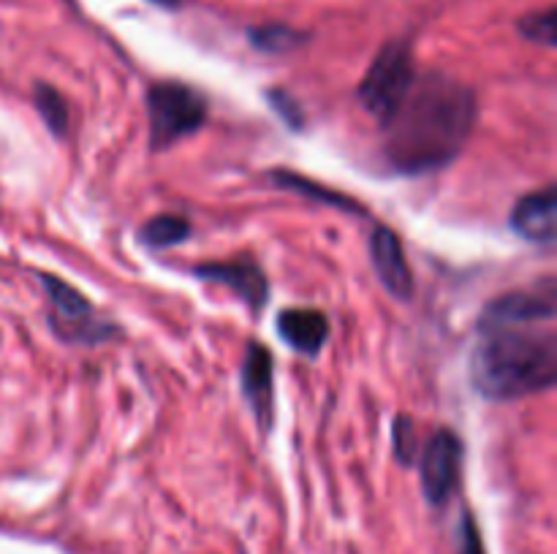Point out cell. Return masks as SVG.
<instances>
[{
    "label": "cell",
    "mask_w": 557,
    "mask_h": 554,
    "mask_svg": "<svg viewBox=\"0 0 557 554\" xmlns=\"http://www.w3.org/2000/svg\"><path fill=\"white\" fill-rule=\"evenodd\" d=\"M557 320L555 277H544L539 286L504 293L484 307L479 324H544Z\"/></svg>",
    "instance_id": "obj_7"
},
{
    "label": "cell",
    "mask_w": 557,
    "mask_h": 554,
    "mask_svg": "<svg viewBox=\"0 0 557 554\" xmlns=\"http://www.w3.org/2000/svg\"><path fill=\"white\" fill-rule=\"evenodd\" d=\"M33 101H36V112L41 114L49 134L63 139L69 134V103H65V98L47 81H38L36 90H33Z\"/></svg>",
    "instance_id": "obj_16"
},
{
    "label": "cell",
    "mask_w": 557,
    "mask_h": 554,
    "mask_svg": "<svg viewBox=\"0 0 557 554\" xmlns=\"http://www.w3.org/2000/svg\"><path fill=\"white\" fill-rule=\"evenodd\" d=\"M462 470V440L451 429H438L430 435L419 451V478H422L424 500L435 508L455 494Z\"/></svg>",
    "instance_id": "obj_6"
},
{
    "label": "cell",
    "mask_w": 557,
    "mask_h": 554,
    "mask_svg": "<svg viewBox=\"0 0 557 554\" xmlns=\"http://www.w3.org/2000/svg\"><path fill=\"white\" fill-rule=\"evenodd\" d=\"M41 286L47 291L49 304H52L49 320H52V329L60 340L79 342V345H98L107 337L117 335V326L98 318L96 307L87 302L85 293L76 291L63 277H54L44 272Z\"/></svg>",
    "instance_id": "obj_5"
},
{
    "label": "cell",
    "mask_w": 557,
    "mask_h": 554,
    "mask_svg": "<svg viewBox=\"0 0 557 554\" xmlns=\"http://www.w3.org/2000/svg\"><path fill=\"white\" fill-rule=\"evenodd\" d=\"M275 380H272V356L261 342H250L243 358V394L250 413L261 429L272 427L275 418Z\"/></svg>",
    "instance_id": "obj_10"
},
{
    "label": "cell",
    "mask_w": 557,
    "mask_h": 554,
    "mask_svg": "<svg viewBox=\"0 0 557 554\" xmlns=\"http://www.w3.org/2000/svg\"><path fill=\"white\" fill-rule=\"evenodd\" d=\"M515 234L528 242H555L557 237V190L549 188L522 196L509 217Z\"/></svg>",
    "instance_id": "obj_11"
},
{
    "label": "cell",
    "mask_w": 557,
    "mask_h": 554,
    "mask_svg": "<svg viewBox=\"0 0 557 554\" xmlns=\"http://www.w3.org/2000/svg\"><path fill=\"white\" fill-rule=\"evenodd\" d=\"M476 123V96L451 76H417L395 117L384 125L386 161L400 174H428L455 161Z\"/></svg>",
    "instance_id": "obj_1"
},
{
    "label": "cell",
    "mask_w": 557,
    "mask_h": 554,
    "mask_svg": "<svg viewBox=\"0 0 557 554\" xmlns=\"http://www.w3.org/2000/svg\"><path fill=\"white\" fill-rule=\"evenodd\" d=\"M520 33L528 38V41L544 43V47H555L557 43V14L555 9L536 11V14H528L520 20Z\"/></svg>",
    "instance_id": "obj_17"
},
{
    "label": "cell",
    "mask_w": 557,
    "mask_h": 554,
    "mask_svg": "<svg viewBox=\"0 0 557 554\" xmlns=\"http://www.w3.org/2000/svg\"><path fill=\"white\" fill-rule=\"evenodd\" d=\"M413 79H417V68H413L411 43L406 38H395V41L384 43L381 52L375 54L373 65L359 81L357 98L364 112L373 114L381 125H386L395 117L400 103L406 101Z\"/></svg>",
    "instance_id": "obj_4"
},
{
    "label": "cell",
    "mask_w": 557,
    "mask_h": 554,
    "mask_svg": "<svg viewBox=\"0 0 557 554\" xmlns=\"http://www.w3.org/2000/svg\"><path fill=\"white\" fill-rule=\"evenodd\" d=\"M370 261L379 275L381 286L400 302L413 297V275L408 266L406 250H403L400 237L389 226H379L370 237Z\"/></svg>",
    "instance_id": "obj_8"
},
{
    "label": "cell",
    "mask_w": 557,
    "mask_h": 554,
    "mask_svg": "<svg viewBox=\"0 0 557 554\" xmlns=\"http://www.w3.org/2000/svg\"><path fill=\"white\" fill-rule=\"evenodd\" d=\"M471 383L484 400L509 402L553 389L557 380L555 320L479 324Z\"/></svg>",
    "instance_id": "obj_2"
},
{
    "label": "cell",
    "mask_w": 557,
    "mask_h": 554,
    "mask_svg": "<svg viewBox=\"0 0 557 554\" xmlns=\"http://www.w3.org/2000/svg\"><path fill=\"white\" fill-rule=\"evenodd\" d=\"M267 98H270V106L275 109L277 114H281V119L288 125V128H294V130L302 128V125H305L302 109H299V103L294 101V98L288 96V92L270 90V92H267Z\"/></svg>",
    "instance_id": "obj_19"
},
{
    "label": "cell",
    "mask_w": 557,
    "mask_h": 554,
    "mask_svg": "<svg viewBox=\"0 0 557 554\" xmlns=\"http://www.w3.org/2000/svg\"><path fill=\"white\" fill-rule=\"evenodd\" d=\"M270 179H272V182H275V185H281V188H288V190H294V193L308 196V199L321 201V204L341 206V210L354 212V215H362V212H364V210H359L357 201H351V199H348V196L335 193V190L324 188V185L310 182V179L299 177V174H294V172H272Z\"/></svg>",
    "instance_id": "obj_14"
},
{
    "label": "cell",
    "mask_w": 557,
    "mask_h": 554,
    "mask_svg": "<svg viewBox=\"0 0 557 554\" xmlns=\"http://www.w3.org/2000/svg\"><path fill=\"white\" fill-rule=\"evenodd\" d=\"M395 451L397 459L411 465L413 456L419 454L417 451V429H413V421L408 416H400L395 424Z\"/></svg>",
    "instance_id": "obj_18"
},
{
    "label": "cell",
    "mask_w": 557,
    "mask_h": 554,
    "mask_svg": "<svg viewBox=\"0 0 557 554\" xmlns=\"http://www.w3.org/2000/svg\"><path fill=\"white\" fill-rule=\"evenodd\" d=\"M248 41L250 47H256L264 54H286V52H294V49H299L302 43H308L310 36L308 33L297 30V27H288L277 22V25L250 27Z\"/></svg>",
    "instance_id": "obj_13"
},
{
    "label": "cell",
    "mask_w": 557,
    "mask_h": 554,
    "mask_svg": "<svg viewBox=\"0 0 557 554\" xmlns=\"http://www.w3.org/2000/svg\"><path fill=\"white\" fill-rule=\"evenodd\" d=\"M210 101L201 90L185 81H156L147 90V123L152 150H169L205 125Z\"/></svg>",
    "instance_id": "obj_3"
},
{
    "label": "cell",
    "mask_w": 557,
    "mask_h": 554,
    "mask_svg": "<svg viewBox=\"0 0 557 554\" xmlns=\"http://www.w3.org/2000/svg\"><path fill=\"white\" fill-rule=\"evenodd\" d=\"M190 237V223L180 215H156L141 226V242L150 250H166Z\"/></svg>",
    "instance_id": "obj_15"
},
{
    "label": "cell",
    "mask_w": 557,
    "mask_h": 554,
    "mask_svg": "<svg viewBox=\"0 0 557 554\" xmlns=\"http://www.w3.org/2000/svg\"><path fill=\"white\" fill-rule=\"evenodd\" d=\"M460 554H484L482 536L471 514H462L460 521Z\"/></svg>",
    "instance_id": "obj_20"
},
{
    "label": "cell",
    "mask_w": 557,
    "mask_h": 554,
    "mask_svg": "<svg viewBox=\"0 0 557 554\" xmlns=\"http://www.w3.org/2000/svg\"><path fill=\"white\" fill-rule=\"evenodd\" d=\"M277 335L283 337L292 351L302 356L315 358L324 351V342L330 337V320L321 310L292 307L277 315Z\"/></svg>",
    "instance_id": "obj_12"
},
{
    "label": "cell",
    "mask_w": 557,
    "mask_h": 554,
    "mask_svg": "<svg viewBox=\"0 0 557 554\" xmlns=\"http://www.w3.org/2000/svg\"><path fill=\"white\" fill-rule=\"evenodd\" d=\"M158 5H166V9H177L180 3H183V0H156Z\"/></svg>",
    "instance_id": "obj_21"
},
{
    "label": "cell",
    "mask_w": 557,
    "mask_h": 554,
    "mask_svg": "<svg viewBox=\"0 0 557 554\" xmlns=\"http://www.w3.org/2000/svg\"><path fill=\"white\" fill-rule=\"evenodd\" d=\"M196 277L210 282H221L226 286L234 297L243 299L253 313H259L261 307L270 299V282H267L264 272L259 269V264L250 259H237V261H221V264H201L196 266Z\"/></svg>",
    "instance_id": "obj_9"
}]
</instances>
